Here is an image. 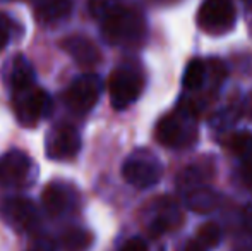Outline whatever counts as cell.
<instances>
[{
	"label": "cell",
	"instance_id": "603a6c76",
	"mask_svg": "<svg viewBox=\"0 0 252 251\" xmlns=\"http://www.w3.org/2000/svg\"><path fill=\"white\" fill-rule=\"evenodd\" d=\"M242 179H244V182L247 184V188L252 189V158L244 164V167H242Z\"/></svg>",
	"mask_w": 252,
	"mask_h": 251
},
{
	"label": "cell",
	"instance_id": "7402d4cb",
	"mask_svg": "<svg viewBox=\"0 0 252 251\" xmlns=\"http://www.w3.org/2000/svg\"><path fill=\"white\" fill-rule=\"evenodd\" d=\"M7 41H9V21L0 16V50L5 47Z\"/></svg>",
	"mask_w": 252,
	"mask_h": 251
},
{
	"label": "cell",
	"instance_id": "3957f363",
	"mask_svg": "<svg viewBox=\"0 0 252 251\" xmlns=\"http://www.w3.org/2000/svg\"><path fill=\"white\" fill-rule=\"evenodd\" d=\"M196 122L189 114H168L156 126V140L166 148L190 146L196 141Z\"/></svg>",
	"mask_w": 252,
	"mask_h": 251
},
{
	"label": "cell",
	"instance_id": "7c38bea8",
	"mask_svg": "<svg viewBox=\"0 0 252 251\" xmlns=\"http://www.w3.org/2000/svg\"><path fill=\"white\" fill-rule=\"evenodd\" d=\"M60 47H62V50L65 54H69L76 61V64H79L81 67H93L101 59V54L96 45L90 38L81 36V35H72V36L63 38Z\"/></svg>",
	"mask_w": 252,
	"mask_h": 251
},
{
	"label": "cell",
	"instance_id": "5b68a950",
	"mask_svg": "<svg viewBox=\"0 0 252 251\" xmlns=\"http://www.w3.org/2000/svg\"><path fill=\"white\" fill-rule=\"evenodd\" d=\"M103 81L98 74L88 72L70 83L65 91V104L76 114H88L101 97Z\"/></svg>",
	"mask_w": 252,
	"mask_h": 251
},
{
	"label": "cell",
	"instance_id": "d6986e66",
	"mask_svg": "<svg viewBox=\"0 0 252 251\" xmlns=\"http://www.w3.org/2000/svg\"><path fill=\"white\" fill-rule=\"evenodd\" d=\"M221 229L215 222H206L197 231V241L201 243L204 248H215L221 243Z\"/></svg>",
	"mask_w": 252,
	"mask_h": 251
},
{
	"label": "cell",
	"instance_id": "44dd1931",
	"mask_svg": "<svg viewBox=\"0 0 252 251\" xmlns=\"http://www.w3.org/2000/svg\"><path fill=\"white\" fill-rule=\"evenodd\" d=\"M120 251H148V245L143 238H132L122 246Z\"/></svg>",
	"mask_w": 252,
	"mask_h": 251
},
{
	"label": "cell",
	"instance_id": "8992f818",
	"mask_svg": "<svg viewBox=\"0 0 252 251\" xmlns=\"http://www.w3.org/2000/svg\"><path fill=\"white\" fill-rule=\"evenodd\" d=\"M122 176L134 188L148 189L153 188L161 178V164L148 151L130 155L122 165Z\"/></svg>",
	"mask_w": 252,
	"mask_h": 251
},
{
	"label": "cell",
	"instance_id": "83f0119b",
	"mask_svg": "<svg viewBox=\"0 0 252 251\" xmlns=\"http://www.w3.org/2000/svg\"><path fill=\"white\" fill-rule=\"evenodd\" d=\"M251 117H252V107H251Z\"/></svg>",
	"mask_w": 252,
	"mask_h": 251
},
{
	"label": "cell",
	"instance_id": "e0dca14e",
	"mask_svg": "<svg viewBox=\"0 0 252 251\" xmlns=\"http://www.w3.org/2000/svg\"><path fill=\"white\" fill-rule=\"evenodd\" d=\"M93 241V236L84 229H69L62 234V246L67 251H83Z\"/></svg>",
	"mask_w": 252,
	"mask_h": 251
},
{
	"label": "cell",
	"instance_id": "d4e9b609",
	"mask_svg": "<svg viewBox=\"0 0 252 251\" xmlns=\"http://www.w3.org/2000/svg\"><path fill=\"white\" fill-rule=\"evenodd\" d=\"M244 225L252 232V207H247L244 212Z\"/></svg>",
	"mask_w": 252,
	"mask_h": 251
},
{
	"label": "cell",
	"instance_id": "cb8c5ba5",
	"mask_svg": "<svg viewBox=\"0 0 252 251\" xmlns=\"http://www.w3.org/2000/svg\"><path fill=\"white\" fill-rule=\"evenodd\" d=\"M182 251H206V248H204V246H202L201 243L196 239V241H190V243H187V245L182 248Z\"/></svg>",
	"mask_w": 252,
	"mask_h": 251
},
{
	"label": "cell",
	"instance_id": "7a4b0ae2",
	"mask_svg": "<svg viewBox=\"0 0 252 251\" xmlns=\"http://www.w3.org/2000/svg\"><path fill=\"white\" fill-rule=\"evenodd\" d=\"M144 77L139 69L132 66H120L112 72L108 81L110 100L115 110H126L141 97Z\"/></svg>",
	"mask_w": 252,
	"mask_h": 251
},
{
	"label": "cell",
	"instance_id": "9c48e42d",
	"mask_svg": "<svg viewBox=\"0 0 252 251\" xmlns=\"http://www.w3.org/2000/svg\"><path fill=\"white\" fill-rule=\"evenodd\" d=\"M2 214L5 220L19 231H33L40 220L36 207L24 198H12V200L5 201Z\"/></svg>",
	"mask_w": 252,
	"mask_h": 251
},
{
	"label": "cell",
	"instance_id": "9a60e30c",
	"mask_svg": "<svg viewBox=\"0 0 252 251\" xmlns=\"http://www.w3.org/2000/svg\"><path fill=\"white\" fill-rule=\"evenodd\" d=\"M187 208L194 214H211L213 210H216L220 205V198L215 191L208 189V188H196L192 191H189L187 194Z\"/></svg>",
	"mask_w": 252,
	"mask_h": 251
},
{
	"label": "cell",
	"instance_id": "2e32d148",
	"mask_svg": "<svg viewBox=\"0 0 252 251\" xmlns=\"http://www.w3.org/2000/svg\"><path fill=\"white\" fill-rule=\"evenodd\" d=\"M206 74H208V67H206L204 62L199 61V59L190 61L187 64L186 71H184V77H182L184 88L192 90V91L199 90L206 81Z\"/></svg>",
	"mask_w": 252,
	"mask_h": 251
},
{
	"label": "cell",
	"instance_id": "4316f807",
	"mask_svg": "<svg viewBox=\"0 0 252 251\" xmlns=\"http://www.w3.org/2000/svg\"><path fill=\"white\" fill-rule=\"evenodd\" d=\"M156 2H159V3H173V2H177V0H156Z\"/></svg>",
	"mask_w": 252,
	"mask_h": 251
},
{
	"label": "cell",
	"instance_id": "8fae6325",
	"mask_svg": "<svg viewBox=\"0 0 252 251\" xmlns=\"http://www.w3.org/2000/svg\"><path fill=\"white\" fill-rule=\"evenodd\" d=\"M77 201V196L72 188L65 184H48L41 193V203L48 215L52 217H60V215L69 214Z\"/></svg>",
	"mask_w": 252,
	"mask_h": 251
},
{
	"label": "cell",
	"instance_id": "ffe728a7",
	"mask_svg": "<svg viewBox=\"0 0 252 251\" xmlns=\"http://www.w3.org/2000/svg\"><path fill=\"white\" fill-rule=\"evenodd\" d=\"M230 150L239 157H249L252 155V134L247 131L235 133L230 138Z\"/></svg>",
	"mask_w": 252,
	"mask_h": 251
},
{
	"label": "cell",
	"instance_id": "f1b7e54d",
	"mask_svg": "<svg viewBox=\"0 0 252 251\" xmlns=\"http://www.w3.org/2000/svg\"><path fill=\"white\" fill-rule=\"evenodd\" d=\"M240 251H249V250H240Z\"/></svg>",
	"mask_w": 252,
	"mask_h": 251
},
{
	"label": "cell",
	"instance_id": "5bb4252c",
	"mask_svg": "<svg viewBox=\"0 0 252 251\" xmlns=\"http://www.w3.org/2000/svg\"><path fill=\"white\" fill-rule=\"evenodd\" d=\"M34 12L43 23H57L72 12V0H34Z\"/></svg>",
	"mask_w": 252,
	"mask_h": 251
},
{
	"label": "cell",
	"instance_id": "30bf717a",
	"mask_svg": "<svg viewBox=\"0 0 252 251\" xmlns=\"http://www.w3.org/2000/svg\"><path fill=\"white\" fill-rule=\"evenodd\" d=\"M31 160L24 151L10 150L0 157V186H17L28 178Z\"/></svg>",
	"mask_w": 252,
	"mask_h": 251
},
{
	"label": "cell",
	"instance_id": "277c9868",
	"mask_svg": "<svg viewBox=\"0 0 252 251\" xmlns=\"http://www.w3.org/2000/svg\"><path fill=\"white\" fill-rule=\"evenodd\" d=\"M53 102L50 95L36 86L14 91V110L21 124L34 126L40 119L52 114Z\"/></svg>",
	"mask_w": 252,
	"mask_h": 251
},
{
	"label": "cell",
	"instance_id": "484cf974",
	"mask_svg": "<svg viewBox=\"0 0 252 251\" xmlns=\"http://www.w3.org/2000/svg\"><path fill=\"white\" fill-rule=\"evenodd\" d=\"M242 3L246 5L247 10H252V0H242Z\"/></svg>",
	"mask_w": 252,
	"mask_h": 251
},
{
	"label": "cell",
	"instance_id": "6da1fadb",
	"mask_svg": "<svg viewBox=\"0 0 252 251\" xmlns=\"http://www.w3.org/2000/svg\"><path fill=\"white\" fill-rule=\"evenodd\" d=\"M90 12L100 23L103 38L112 45H137L146 35L141 10L124 0H90Z\"/></svg>",
	"mask_w": 252,
	"mask_h": 251
},
{
	"label": "cell",
	"instance_id": "ac0fdd59",
	"mask_svg": "<svg viewBox=\"0 0 252 251\" xmlns=\"http://www.w3.org/2000/svg\"><path fill=\"white\" fill-rule=\"evenodd\" d=\"M206 178H208V174H206V171L201 165H192V167L184 169V172L179 178V186L182 189L192 191V189L199 188V184Z\"/></svg>",
	"mask_w": 252,
	"mask_h": 251
},
{
	"label": "cell",
	"instance_id": "ba28073f",
	"mask_svg": "<svg viewBox=\"0 0 252 251\" xmlns=\"http://www.w3.org/2000/svg\"><path fill=\"white\" fill-rule=\"evenodd\" d=\"M45 148L52 160H69L79 153L81 136L74 126L60 122L48 131Z\"/></svg>",
	"mask_w": 252,
	"mask_h": 251
},
{
	"label": "cell",
	"instance_id": "4fadbf2b",
	"mask_svg": "<svg viewBox=\"0 0 252 251\" xmlns=\"http://www.w3.org/2000/svg\"><path fill=\"white\" fill-rule=\"evenodd\" d=\"M9 84L12 91H21L34 86V69L31 62L23 55L12 59L9 71Z\"/></svg>",
	"mask_w": 252,
	"mask_h": 251
},
{
	"label": "cell",
	"instance_id": "52a82bcc",
	"mask_svg": "<svg viewBox=\"0 0 252 251\" xmlns=\"http://www.w3.org/2000/svg\"><path fill=\"white\" fill-rule=\"evenodd\" d=\"M237 12L232 0H204L197 14V24L209 35H223L235 24Z\"/></svg>",
	"mask_w": 252,
	"mask_h": 251
}]
</instances>
